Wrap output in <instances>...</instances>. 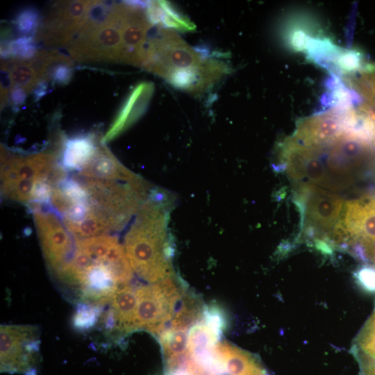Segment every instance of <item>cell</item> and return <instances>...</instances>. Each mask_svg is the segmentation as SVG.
Segmentation results:
<instances>
[{
    "instance_id": "cell-1",
    "label": "cell",
    "mask_w": 375,
    "mask_h": 375,
    "mask_svg": "<svg viewBox=\"0 0 375 375\" xmlns=\"http://www.w3.org/2000/svg\"><path fill=\"white\" fill-rule=\"evenodd\" d=\"M285 144L306 183L339 195L375 168V147L348 125L325 140L303 142L289 136Z\"/></svg>"
},
{
    "instance_id": "cell-2",
    "label": "cell",
    "mask_w": 375,
    "mask_h": 375,
    "mask_svg": "<svg viewBox=\"0 0 375 375\" xmlns=\"http://www.w3.org/2000/svg\"><path fill=\"white\" fill-rule=\"evenodd\" d=\"M142 68L176 88L197 94L230 72L226 64L211 58L203 49H195L173 30L158 26L149 35Z\"/></svg>"
},
{
    "instance_id": "cell-3",
    "label": "cell",
    "mask_w": 375,
    "mask_h": 375,
    "mask_svg": "<svg viewBox=\"0 0 375 375\" xmlns=\"http://www.w3.org/2000/svg\"><path fill=\"white\" fill-rule=\"evenodd\" d=\"M165 206L160 194L147 199L125 236V251L132 269L150 283L160 282L173 274V248L167 233Z\"/></svg>"
},
{
    "instance_id": "cell-4",
    "label": "cell",
    "mask_w": 375,
    "mask_h": 375,
    "mask_svg": "<svg viewBox=\"0 0 375 375\" xmlns=\"http://www.w3.org/2000/svg\"><path fill=\"white\" fill-rule=\"evenodd\" d=\"M51 154L9 156L1 148V192L8 199L25 203L47 204L53 185L64 176Z\"/></svg>"
},
{
    "instance_id": "cell-5",
    "label": "cell",
    "mask_w": 375,
    "mask_h": 375,
    "mask_svg": "<svg viewBox=\"0 0 375 375\" xmlns=\"http://www.w3.org/2000/svg\"><path fill=\"white\" fill-rule=\"evenodd\" d=\"M67 47L76 60L126 63L117 3H111L103 16L88 15L87 22Z\"/></svg>"
},
{
    "instance_id": "cell-6",
    "label": "cell",
    "mask_w": 375,
    "mask_h": 375,
    "mask_svg": "<svg viewBox=\"0 0 375 375\" xmlns=\"http://www.w3.org/2000/svg\"><path fill=\"white\" fill-rule=\"evenodd\" d=\"M295 203L301 216L304 234L316 247L327 253L328 242L338 225L344 208V199L318 188L296 190Z\"/></svg>"
},
{
    "instance_id": "cell-7",
    "label": "cell",
    "mask_w": 375,
    "mask_h": 375,
    "mask_svg": "<svg viewBox=\"0 0 375 375\" xmlns=\"http://www.w3.org/2000/svg\"><path fill=\"white\" fill-rule=\"evenodd\" d=\"M186 290L173 276L137 289V329L159 336L170 323Z\"/></svg>"
},
{
    "instance_id": "cell-8",
    "label": "cell",
    "mask_w": 375,
    "mask_h": 375,
    "mask_svg": "<svg viewBox=\"0 0 375 375\" xmlns=\"http://www.w3.org/2000/svg\"><path fill=\"white\" fill-rule=\"evenodd\" d=\"M33 219L44 258L49 268L65 281L74 258L77 242L53 212L34 209Z\"/></svg>"
},
{
    "instance_id": "cell-9",
    "label": "cell",
    "mask_w": 375,
    "mask_h": 375,
    "mask_svg": "<svg viewBox=\"0 0 375 375\" xmlns=\"http://www.w3.org/2000/svg\"><path fill=\"white\" fill-rule=\"evenodd\" d=\"M40 343V331L35 326H1V371L35 375Z\"/></svg>"
},
{
    "instance_id": "cell-10",
    "label": "cell",
    "mask_w": 375,
    "mask_h": 375,
    "mask_svg": "<svg viewBox=\"0 0 375 375\" xmlns=\"http://www.w3.org/2000/svg\"><path fill=\"white\" fill-rule=\"evenodd\" d=\"M92 1L55 3L39 26L36 36L47 45L67 47L88 20Z\"/></svg>"
},
{
    "instance_id": "cell-11",
    "label": "cell",
    "mask_w": 375,
    "mask_h": 375,
    "mask_svg": "<svg viewBox=\"0 0 375 375\" xmlns=\"http://www.w3.org/2000/svg\"><path fill=\"white\" fill-rule=\"evenodd\" d=\"M148 1H126L117 3L126 63L142 67L145 49L152 25L145 8Z\"/></svg>"
},
{
    "instance_id": "cell-12",
    "label": "cell",
    "mask_w": 375,
    "mask_h": 375,
    "mask_svg": "<svg viewBox=\"0 0 375 375\" xmlns=\"http://www.w3.org/2000/svg\"><path fill=\"white\" fill-rule=\"evenodd\" d=\"M77 244L92 262L109 268L120 286L128 285L133 276V269L125 249L116 238L103 235L83 239Z\"/></svg>"
},
{
    "instance_id": "cell-13",
    "label": "cell",
    "mask_w": 375,
    "mask_h": 375,
    "mask_svg": "<svg viewBox=\"0 0 375 375\" xmlns=\"http://www.w3.org/2000/svg\"><path fill=\"white\" fill-rule=\"evenodd\" d=\"M153 92L152 82L138 83L125 99L101 142L105 144L112 140L135 124L147 110Z\"/></svg>"
},
{
    "instance_id": "cell-14",
    "label": "cell",
    "mask_w": 375,
    "mask_h": 375,
    "mask_svg": "<svg viewBox=\"0 0 375 375\" xmlns=\"http://www.w3.org/2000/svg\"><path fill=\"white\" fill-rule=\"evenodd\" d=\"M111 308L105 316L104 322L108 328H115L121 333L137 330V294L128 285H121L110 299Z\"/></svg>"
},
{
    "instance_id": "cell-15",
    "label": "cell",
    "mask_w": 375,
    "mask_h": 375,
    "mask_svg": "<svg viewBox=\"0 0 375 375\" xmlns=\"http://www.w3.org/2000/svg\"><path fill=\"white\" fill-rule=\"evenodd\" d=\"M80 172L83 177L99 180L130 181L138 178L103 146L97 147L93 156Z\"/></svg>"
},
{
    "instance_id": "cell-16",
    "label": "cell",
    "mask_w": 375,
    "mask_h": 375,
    "mask_svg": "<svg viewBox=\"0 0 375 375\" xmlns=\"http://www.w3.org/2000/svg\"><path fill=\"white\" fill-rule=\"evenodd\" d=\"M145 12L152 26L180 31H192L196 28L194 24L166 1H148Z\"/></svg>"
},
{
    "instance_id": "cell-17",
    "label": "cell",
    "mask_w": 375,
    "mask_h": 375,
    "mask_svg": "<svg viewBox=\"0 0 375 375\" xmlns=\"http://www.w3.org/2000/svg\"><path fill=\"white\" fill-rule=\"evenodd\" d=\"M1 69L7 72L10 80V89L19 87L27 94L44 81V75L37 60L11 59L1 65Z\"/></svg>"
},
{
    "instance_id": "cell-18",
    "label": "cell",
    "mask_w": 375,
    "mask_h": 375,
    "mask_svg": "<svg viewBox=\"0 0 375 375\" xmlns=\"http://www.w3.org/2000/svg\"><path fill=\"white\" fill-rule=\"evenodd\" d=\"M97 147L92 135L65 139L62 143V169L81 171L93 156Z\"/></svg>"
},
{
    "instance_id": "cell-19",
    "label": "cell",
    "mask_w": 375,
    "mask_h": 375,
    "mask_svg": "<svg viewBox=\"0 0 375 375\" xmlns=\"http://www.w3.org/2000/svg\"><path fill=\"white\" fill-rule=\"evenodd\" d=\"M159 340L166 366L176 363L187 355V330L167 328L159 335Z\"/></svg>"
},
{
    "instance_id": "cell-20",
    "label": "cell",
    "mask_w": 375,
    "mask_h": 375,
    "mask_svg": "<svg viewBox=\"0 0 375 375\" xmlns=\"http://www.w3.org/2000/svg\"><path fill=\"white\" fill-rule=\"evenodd\" d=\"M203 312L202 305L198 298L186 291L169 323V328L187 330L200 317Z\"/></svg>"
},
{
    "instance_id": "cell-21",
    "label": "cell",
    "mask_w": 375,
    "mask_h": 375,
    "mask_svg": "<svg viewBox=\"0 0 375 375\" xmlns=\"http://www.w3.org/2000/svg\"><path fill=\"white\" fill-rule=\"evenodd\" d=\"M33 36H21L9 42H1V57L3 59L31 60L38 53Z\"/></svg>"
},
{
    "instance_id": "cell-22",
    "label": "cell",
    "mask_w": 375,
    "mask_h": 375,
    "mask_svg": "<svg viewBox=\"0 0 375 375\" xmlns=\"http://www.w3.org/2000/svg\"><path fill=\"white\" fill-rule=\"evenodd\" d=\"M352 350L356 357L375 361V309L357 335Z\"/></svg>"
},
{
    "instance_id": "cell-23",
    "label": "cell",
    "mask_w": 375,
    "mask_h": 375,
    "mask_svg": "<svg viewBox=\"0 0 375 375\" xmlns=\"http://www.w3.org/2000/svg\"><path fill=\"white\" fill-rule=\"evenodd\" d=\"M357 126L375 147V101L364 100L356 109Z\"/></svg>"
},
{
    "instance_id": "cell-24",
    "label": "cell",
    "mask_w": 375,
    "mask_h": 375,
    "mask_svg": "<svg viewBox=\"0 0 375 375\" xmlns=\"http://www.w3.org/2000/svg\"><path fill=\"white\" fill-rule=\"evenodd\" d=\"M356 81H349L353 90L364 100L375 101V65L367 64Z\"/></svg>"
},
{
    "instance_id": "cell-25",
    "label": "cell",
    "mask_w": 375,
    "mask_h": 375,
    "mask_svg": "<svg viewBox=\"0 0 375 375\" xmlns=\"http://www.w3.org/2000/svg\"><path fill=\"white\" fill-rule=\"evenodd\" d=\"M13 23L23 36H33L40 26V14L35 8H24L16 15Z\"/></svg>"
},
{
    "instance_id": "cell-26",
    "label": "cell",
    "mask_w": 375,
    "mask_h": 375,
    "mask_svg": "<svg viewBox=\"0 0 375 375\" xmlns=\"http://www.w3.org/2000/svg\"><path fill=\"white\" fill-rule=\"evenodd\" d=\"M72 65L70 58L54 63L48 71L47 81L58 85L68 84L73 75Z\"/></svg>"
},
{
    "instance_id": "cell-27",
    "label": "cell",
    "mask_w": 375,
    "mask_h": 375,
    "mask_svg": "<svg viewBox=\"0 0 375 375\" xmlns=\"http://www.w3.org/2000/svg\"><path fill=\"white\" fill-rule=\"evenodd\" d=\"M100 310L92 305L81 306L74 317V324L81 329L92 327L97 321Z\"/></svg>"
},
{
    "instance_id": "cell-28",
    "label": "cell",
    "mask_w": 375,
    "mask_h": 375,
    "mask_svg": "<svg viewBox=\"0 0 375 375\" xmlns=\"http://www.w3.org/2000/svg\"><path fill=\"white\" fill-rule=\"evenodd\" d=\"M360 286L369 292H375V267L370 265L362 266L355 274Z\"/></svg>"
},
{
    "instance_id": "cell-29",
    "label": "cell",
    "mask_w": 375,
    "mask_h": 375,
    "mask_svg": "<svg viewBox=\"0 0 375 375\" xmlns=\"http://www.w3.org/2000/svg\"><path fill=\"white\" fill-rule=\"evenodd\" d=\"M10 101L16 106L24 103L26 99V92L21 88L15 87L10 89Z\"/></svg>"
},
{
    "instance_id": "cell-30",
    "label": "cell",
    "mask_w": 375,
    "mask_h": 375,
    "mask_svg": "<svg viewBox=\"0 0 375 375\" xmlns=\"http://www.w3.org/2000/svg\"><path fill=\"white\" fill-rule=\"evenodd\" d=\"M47 81H41L33 90V97L35 101L40 100L47 93Z\"/></svg>"
},
{
    "instance_id": "cell-31",
    "label": "cell",
    "mask_w": 375,
    "mask_h": 375,
    "mask_svg": "<svg viewBox=\"0 0 375 375\" xmlns=\"http://www.w3.org/2000/svg\"><path fill=\"white\" fill-rule=\"evenodd\" d=\"M362 375H375V363H369L361 368Z\"/></svg>"
}]
</instances>
